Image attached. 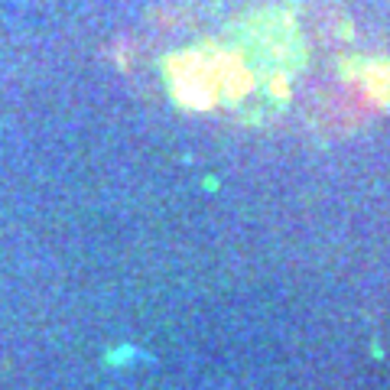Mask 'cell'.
Segmentation results:
<instances>
[{
  "instance_id": "obj_1",
  "label": "cell",
  "mask_w": 390,
  "mask_h": 390,
  "mask_svg": "<svg viewBox=\"0 0 390 390\" xmlns=\"http://www.w3.org/2000/svg\"><path fill=\"white\" fill-rule=\"evenodd\" d=\"M130 72L179 114L247 130L345 134L390 107V53L345 0H169Z\"/></svg>"
}]
</instances>
